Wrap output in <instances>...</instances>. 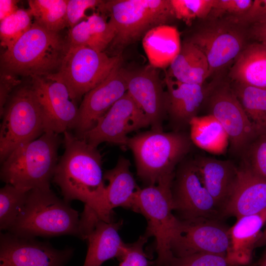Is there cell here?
I'll list each match as a JSON object with an SVG mask.
<instances>
[{
  "instance_id": "cell-1",
  "label": "cell",
  "mask_w": 266,
  "mask_h": 266,
  "mask_svg": "<svg viewBox=\"0 0 266 266\" xmlns=\"http://www.w3.org/2000/svg\"><path fill=\"white\" fill-rule=\"evenodd\" d=\"M65 150L59 159L52 180L67 202L85 204L80 229L88 234L100 221L110 222L104 210L106 186L102 169V158L97 148L77 138L69 130L63 133Z\"/></svg>"
},
{
  "instance_id": "cell-2",
  "label": "cell",
  "mask_w": 266,
  "mask_h": 266,
  "mask_svg": "<svg viewBox=\"0 0 266 266\" xmlns=\"http://www.w3.org/2000/svg\"><path fill=\"white\" fill-rule=\"evenodd\" d=\"M67 39L33 22L0 58L1 70L16 76H47L57 73L67 52Z\"/></svg>"
},
{
  "instance_id": "cell-3",
  "label": "cell",
  "mask_w": 266,
  "mask_h": 266,
  "mask_svg": "<svg viewBox=\"0 0 266 266\" xmlns=\"http://www.w3.org/2000/svg\"><path fill=\"white\" fill-rule=\"evenodd\" d=\"M7 232L25 237L72 235L81 238L78 212L50 188L28 192L24 205Z\"/></svg>"
},
{
  "instance_id": "cell-4",
  "label": "cell",
  "mask_w": 266,
  "mask_h": 266,
  "mask_svg": "<svg viewBox=\"0 0 266 266\" xmlns=\"http://www.w3.org/2000/svg\"><path fill=\"white\" fill-rule=\"evenodd\" d=\"M62 142L60 134L45 132L17 147L1 163V180L27 191L50 188Z\"/></svg>"
},
{
  "instance_id": "cell-5",
  "label": "cell",
  "mask_w": 266,
  "mask_h": 266,
  "mask_svg": "<svg viewBox=\"0 0 266 266\" xmlns=\"http://www.w3.org/2000/svg\"><path fill=\"white\" fill-rule=\"evenodd\" d=\"M174 175L167 176L155 185L137 187L133 197L132 209L142 214L147 221L144 235L155 238L157 258L154 266L170 264L174 257L171 246L181 228L182 221L172 213L171 185Z\"/></svg>"
},
{
  "instance_id": "cell-6",
  "label": "cell",
  "mask_w": 266,
  "mask_h": 266,
  "mask_svg": "<svg viewBox=\"0 0 266 266\" xmlns=\"http://www.w3.org/2000/svg\"><path fill=\"white\" fill-rule=\"evenodd\" d=\"M192 143L190 134L184 131L151 130L129 137L127 147L133 154L138 176L148 186L174 174Z\"/></svg>"
},
{
  "instance_id": "cell-7",
  "label": "cell",
  "mask_w": 266,
  "mask_h": 266,
  "mask_svg": "<svg viewBox=\"0 0 266 266\" xmlns=\"http://www.w3.org/2000/svg\"><path fill=\"white\" fill-rule=\"evenodd\" d=\"M100 8L109 14L108 22L115 31L110 44L113 56L121 55L150 30L175 18L170 0H110Z\"/></svg>"
},
{
  "instance_id": "cell-8",
  "label": "cell",
  "mask_w": 266,
  "mask_h": 266,
  "mask_svg": "<svg viewBox=\"0 0 266 266\" xmlns=\"http://www.w3.org/2000/svg\"><path fill=\"white\" fill-rule=\"evenodd\" d=\"M0 117V163L14 149L44 133L41 107L31 84L13 92Z\"/></svg>"
},
{
  "instance_id": "cell-9",
  "label": "cell",
  "mask_w": 266,
  "mask_h": 266,
  "mask_svg": "<svg viewBox=\"0 0 266 266\" xmlns=\"http://www.w3.org/2000/svg\"><path fill=\"white\" fill-rule=\"evenodd\" d=\"M121 55L109 56L85 46H69L58 71L47 76L63 83L76 101L103 81L119 65Z\"/></svg>"
},
{
  "instance_id": "cell-10",
  "label": "cell",
  "mask_w": 266,
  "mask_h": 266,
  "mask_svg": "<svg viewBox=\"0 0 266 266\" xmlns=\"http://www.w3.org/2000/svg\"><path fill=\"white\" fill-rule=\"evenodd\" d=\"M248 26L233 16L213 18L197 30L187 41L205 56L209 77L235 60L246 46Z\"/></svg>"
},
{
  "instance_id": "cell-11",
  "label": "cell",
  "mask_w": 266,
  "mask_h": 266,
  "mask_svg": "<svg viewBox=\"0 0 266 266\" xmlns=\"http://www.w3.org/2000/svg\"><path fill=\"white\" fill-rule=\"evenodd\" d=\"M171 192L174 210L180 214L181 220L216 219L221 215L220 209L202 182L194 160L184 159L178 165Z\"/></svg>"
},
{
  "instance_id": "cell-12",
  "label": "cell",
  "mask_w": 266,
  "mask_h": 266,
  "mask_svg": "<svg viewBox=\"0 0 266 266\" xmlns=\"http://www.w3.org/2000/svg\"><path fill=\"white\" fill-rule=\"evenodd\" d=\"M150 126L144 112L127 93L79 138L97 148L103 142L127 147L128 134Z\"/></svg>"
},
{
  "instance_id": "cell-13",
  "label": "cell",
  "mask_w": 266,
  "mask_h": 266,
  "mask_svg": "<svg viewBox=\"0 0 266 266\" xmlns=\"http://www.w3.org/2000/svg\"><path fill=\"white\" fill-rule=\"evenodd\" d=\"M206 102L208 114L226 132L232 150L242 155L257 134L232 86L227 83L215 84Z\"/></svg>"
},
{
  "instance_id": "cell-14",
  "label": "cell",
  "mask_w": 266,
  "mask_h": 266,
  "mask_svg": "<svg viewBox=\"0 0 266 266\" xmlns=\"http://www.w3.org/2000/svg\"><path fill=\"white\" fill-rule=\"evenodd\" d=\"M31 78L30 84L41 109L44 132L60 134L72 130L79 107L71 98L67 87L45 76Z\"/></svg>"
},
{
  "instance_id": "cell-15",
  "label": "cell",
  "mask_w": 266,
  "mask_h": 266,
  "mask_svg": "<svg viewBox=\"0 0 266 266\" xmlns=\"http://www.w3.org/2000/svg\"><path fill=\"white\" fill-rule=\"evenodd\" d=\"M72 249L58 250L34 238L0 233V266H65Z\"/></svg>"
},
{
  "instance_id": "cell-16",
  "label": "cell",
  "mask_w": 266,
  "mask_h": 266,
  "mask_svg": "<svg viewBox=\"0 0 266 266\" xmlns=\"http://www.w3.org/2000/svg\"><path fill=\"white\" fill-rule=\"evenodd\" d=\"M181 221L180 233L171 246L174 257L202 253L226 255L230 228L216 219Z\"/></svg>"
},
{
  "instance_id": "cell-17",
  "label": "cell",
  "mask_w": 266,
  "mask_h": 266,
  "mask_svg": "<svg viewBox=\"0 0 266 266\" xmlns=\"http://www.w3.org/2000/svg\"><path fill=\"white\" fill-rule=\"evenodd\" d=\"M121 64L103 81L84 96L72 129L77 138H80L92 129L99 119L127 93L126 69L122 67Z\"/></svg>"
},
{
  "instance_id": "cell-18",
  "label": "cell",
  "mask_w": 266,
  "mask_h": 266,
  "mask_svg": "<svg viewBox=\"0 0 266 266\" xmlns=\"http://www.w3.org/2000/svg\"><path fill=\"white\" fill-rule=\"evenodd\" d=\"M127 93L148 119L151 130L163 131L167 116L166 94L157 68L150 65L143 68L126 69Z\"/></svg>"
},
{
  "instance_id": "cell-19",
  "label": "cell",
  "mask_w": 266,
  "mask_h": 266,
  "mask_svg": "<svg viewBox=\"0 0 266 266\" xmlns=\"http://www.w3.org/2000/svg\"><path fill=\"white\" fill-rule=\"evenodd\" d=\"M166 112L175 131H183L206 102L214 85L190 84L176 80L166 72Z\"/></svg>"
},
{
  "instance_id": "cell-20",
  "label": "cell",
  "mask_w": 266,
  "mask_h": 266,
  "mask_svg": "<svg viewBox=\"0 0 266 266\" xmlns=\"http://www.w3.org/2000/svg\"><path fill=\"white\" fill-rule=\"evenodd\" d=\"M266 209V179L242 164L237 167L236 178L221 216L237 219L259 213Z\"/></svg>"
},
{
  "instance_id": "cell-21",
  "label": "cell",
  "mask_w": 266,
  "mask_h": 266,
  "mask_svg": "<svg viewBox=\"0 0 266 266\" xmlns=\"http://www.w3.org/2000/svg\"><path fill=\"white\" fill-rule=\"evenodd\" d=\"M266 224V209L237 219L229 228V245L226 255L229 266H245L250 262Z\"/></svg>"
},
{
  "instance_id": "cell-22",
  "label": "cell",
  "mask_w": 266,
  "mask_h": 266,
  "mask_svg": "<svg viewBox=\"0 0 266 266\" xmlns=\"http://www.w3.org/2000/svg\"><path fill=\"white\" fill-rule=\"evenodd\" d=\"M122 221L98 222L87 235L88 247L83 266H100L105 261L117 258L122 260L128 244L122 241L119 230Z\"/></svg>"
},
{
  "instance_id": "cell-23",
  "label": "cell",
  "mask_w": 266,
  "mask_h": 266,
  "mask_svg": "<svg viewBox=\"0 0 266 266\" xmlns=\"http://www.w3.org/2000/svg\"><path fill=\"white\" fill-rule=\"evenodd\" d=\"M194 160L205 188L221 212L233 186L237 167L230 161L211 157L200 156Z\"/></svg>"
},
{
  "instance_id": "cell-24",
  "label": "cell",
  "mask_w": 266,
  "mask_h": 266,
  "mask_svg": "<svg viewBox=\"0 0 266 266\" xmlns=\"http://www.w3.org/2000/svg\"><path fill=\"white\" fill-rule=\"evenodd\" d=\"M130 161L120 157L116 166L104 173V179L108 181L106 187L104 210L112 221L113 209L117 207L132 209L134 193L137 188L130 170Z\"/></svg>"
},
{
  "instance_id": "cell-25",
  "label": "cell",
  "mask_w": 266,
  "mask_h": 266,
  "mask_svg": "<svg viewBox=\"0 0 266 266\" xmlns=\"http://www.w3.org/2000/svg\"><path fill=\"white\" fill-rule=\"evenodd\" d=\"M150 65L156 68L169 66L180 52L181 43L177 28L162 25L150 30L142 39Z\"/></svg>"
},
{
  "instance_id": "cell-26",
  "label": "cell",
  "mask_w": 266,
  "mask_h": 266,
  "mask_svg": "<svg viewBox=\"0 0 266 266\" xmlns=\"http://www.w3.org/2000/svg\"><path fill=\"white\" fill-rule=\"evenodd\" d=\"M229 76L233 82L266 89V47L257 42L246 45L235 59Z\"/></svg>"
},
{
  "instance_id": "cell-27",
  "label": "cell",
  "mask_w": 266,
  "mask_h": 266,
  "mask_svg": "<svg viewBox=\"0 0 266 266\" xmlns=\"http://www.w3.org/2000/svg\"><path fill=\"white\" fill-rule=\"evenodd\" d=\"M115 36L111 24L99 14L94 13L69 29L67 39L69 46H85L104 52Z\"/></svg>"
},
{
  "instance_id": "cell-28",
  "label": "cell",
  "mask_w": 266,
  "mask_h": 266,
  "mask_svg": "<svg viewBox=\"0 0 266 266\" xmlns=\"http://www.w3.org/2000/svg\"><path fill=\"white\" fill-rule=\"evenodd\" d=\"M166 72L178 81L203 85L209 77V66L203 52L195 44L187 40L181 44L180 52Z\"/></svg>"
},
{
  "instance_id": "cell-29",
  "label": "cell",
  "mask_w": 266,
  "mask_h": 266,
  "mask_svg": "<svg viewBox=\"0 0 266 266\" xmlns=\"http://www.w3.org/2000/svg\"><path fill=\"white\" fill-rule=\"evenodd\" d=\"M190 137L193 143L209 153H224L228 147V134L220 123L212 115L196 116L190 121Z\"/></svg>"
},
{
  "instance_id": "cell-30",
  "label": "cell",
  "mask_w": 266,
  "mask_h": 266,
  "mask_svg": "<svg viewBox=\"0 0 266 266\" xmlns=\"http://www.w3.org/2000/svg\"><path fill=\"white\" fill-rule=\"evenodd\" d=\"M232 88L257 135L266 134V89L236 82Z\"/></svg>"
},
{
  "instance_id": "cell-31",
  "label": "cell",
  "mask_w": 266,
  "mask_h": 266,
  "mask_svg": "<svg viewBox=\"0 0 266 266\" xmlns=\"http://www.w3.org/2000/svg\"><path fill=\"white\" fill-rule=\"evenodd\" d=\"M67 0H30L29 10L34 22L52 32H60L68 27Z\"/></svg>"
},
{
  "instance_id": "cell-32",
  "label": "cell",
  "mask_w": 266,
  "mask_h": 266,
  "mask_svg": "<svg viewBox=\"0 0 266 266\" xmlns=\"http://www.w3.org/2000/svg\"><path fill=\"white\" fill-rule=\"evenodd\" d=\"M28 191L5 184L0 189V229L12 227L25 203Z\"/></svg>"
},
{
  "instance_id": "cell-33",
  "label": "cell",
  "mask_w": 266,
  "mask_h": 266,
  "mask_svg": "<svg viewBox=\"0 0 266 266\" xmlns=\"http://www.w3.org/2000/svg\"><path fill=\"white\" fill-rule=\"evenodd\" d=\"M33 18L29 9L19 8L0 21L1 46L6 49L11 47L30 29Z\"/></svg>"
},
{
  "instance_id": "cell-34",
  "label": "cell",
  "mask_w": 266,
  "mask_h": 266,
  "mask_svg": "<svg viewBox=\"0 0 266 266\" xmlns=\"http://www.w3.org/2000/svg\"><path fill=\"white\" fill-rule=\"evenodd\" d=\"M176 18L187 25L197 19H204L210 14L214 0H170Z\"/></svg>"
},
{
  "instance_id": "cell-35",
  "label": "cell",
  "mask_w": 266,
  "mask_h": 266,
  "mask_svg": "<svg viewBox=\"0 0 266 266\" xmlns=\"http://www.w3.org/2000/svg\"><path fill=\"white\" fill-rule=\"evenodd\" d=\"M243 164L266 179V134L257 135L242 155Z\"/></svg>"
},
{
  "instance_id": "cell-36",
  "label": "cell",
  "mask_w": 266,
  "mask_h": 266,
  "mask_svg": "<svg viewBox=\"0 0 266 266\" xmlns=\"http://www.w3.org/2000/svg\"><path fill=\"white\" fill-rule=\"evenodd\" d=\"M168 266H229L226 255L197 253L181 257H174Z\"/></svg>"
},
{
  "instance_id": "cell-37",
  "label": "cell",
  "mask_w": 266,
  "mask_h": 266,
  "mask_svg": "<svg viewBox=\"0 0 266 266\" xmlns=\"http://www.w3.org/2000/svg\"><path fill=\"white\" fill-rule=\"evenodd\" d=\"M148 237L144 235L132 244H128L125 255L119 266H154V261H149V257L143 250Z\"/></svg>"
},
{
  "instance_id": "cell-38",
  "label": "cell",
  "mask_w": 266,
  "mask_h": 266,
  "mask_svg": "<svg viewBox=\"0 0 266 266\" xmlns=\"http://www.w3.org/2000/svg\"><path fill=\"white\" fill-rule=\"evenodd\" d=\"M104 1L100 0H67L66 17L68 27L72 28L85 18L86 11L101 7Z\"/></svg>"
},
{
  "instance_id": "cell-39",
  "label": "cell",
  "mask_w": 266,
  "mask_h": 266,
  "mask_svg": "<svg viewBox=\"0 0 266 266\" xmlns=\"http://www.w3.org/2000/svg\"><path fill=\"white\" fill-rule=\"evenodd\" d=\"M253 0H214L213 8L214 18H217L222 14L228 13L231 16L243 15L249 9Z\"/></svg>"
},
{
  "instance_id": "cell-40",
  "label": "cell",
  "mask_w": 266,
  "mask_h": 266,
  "mask_svg": "<svg viewBox=\"0 0 266 266\" xmlns=\"http://www.w3.org/2000/svg\"><path fill=\"white\" fill-rule=\"evenodd\" d=\"M233 17L239 23L247 26L266 21V0H254L246 12L240 16Z\"/></svg>"
},
{
  "instance_id": "cell-41",
  "label": "cell",
  "mask_w": 266,
  "mask_h": 266,
  "mask_svg": "<svg viewBox=\"0 0 266 266\" xmlns=\"http://www.w3.org/2000/svg\"><path fill=\"white\" fill-rule=\"evenodd\" d=\"M13 74L1 70L0 77V115L13 92L20 85L21 81Z\"/></svg>"
},
{
  "instance_id": "cell-42",
  "label": "cell",
  "mask_w": 266,
  "mask_h": 266,
  "mask_svg": "<svg viewBox=\"0 0 266 266\" xmlns=\"http://www.w3.org/2000/svg\"><path fill=\"white\" fill-rule=\"evenodd\" d=\"M248 37L266 47V20L248 26Z\"/></svg>"
},
{
  "instance_id": "cell-43",
  "label": "cell",
  "mask_w": 266,
  "mask_h": 266,
  "mask_svg": "<svg viewBox=\"0 0 266 266\" xmlns=\"http://www.w3.org/2000/svg\"><path fill=\"white\" fill-rule=\"evenodd\" d=\"M18 2V1L15 0H0V21L19 9Z\"/></svg>"
},
{
  "instance_id": "cell-44",
  "label": "cell",
  "mask_w": 266,
  "mask_h": 266,
  "mask_svg": "<svg viewBox=\"0 0 266 266\" xmlns=\"http://www.w3.org/2000/svg\"><path fill=\"white\" fill-rule=\"evenodd\" d=\"M264 245H266V225L264 230L262 232V234L256 244L255 248Z\"/></svg>"
},
{
  "instance_id": "cell-45",
  "label": "cell",
  "mask_w": 266,
  "mask_h": 266,
  "mask_svg": "<svg viewBox=\"0 0 266 266\" xmlns=\"http://www.w3.org/2000/svg\"><path fill=\"white\" fill-rule=\"evenodd\" d=\"M257 266H266V249L261 257Z\"/></svg>"
}]
</instances>
